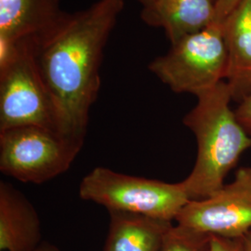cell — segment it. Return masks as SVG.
<instances>
[{
  "label": "cell",
  "mask_w": 251,
  "mask_h": 251,
  "mask_svg": "<svg viewBox=\"0 0 251 251\" xmlns=\"http://www.w3.org/2000/svg\"><path fill=\"white\" fill-rule=\"evenodd\" d=\"M148 69L175 93L198 97L225 81L227 51L223 28L211 24L171 44Z\"/></svg>",
  "instance_id": "cell-4"
},
{
  "label": "cell",
  "mask_w": 251,
  "mask_h": 251,
  "mask_svg": "<svg viewBox=\"0 0 251 251\" xmlns=\"http://www.w3.org/2000/svg\"><path fill=\"white\" fill-rule=\"evenodd\" d=\"M211 235L173 225L159 251H209Z\"/></svg>",
  "instance_id": "cell-13"
},
{
  "label": "cell",
  "mask_w": 251,
  "mask_h": 251,
  "mask_svg": "<svg viewBox=\"0 0 251 251\" xmlns=\"http://www.w3.org/2000/svg\"><path fill=\"white\" fill-rule=\"evenodd\" d=\"M83 143L36 126L0 132V171L22 182L40 184L69 170Z\"/></svg>",
  "instance_id": "cell-5"
},
{
  "label": "cell",
  "mask_w": 251,
  "mask_h": 251,
  "mask_svg": "<svg viewBox=\"0 0 251 251\" xmlns=\"http://www.w3.org/2000/svg\"><path fill=\"white\" fill-rule=\"evenodd\" d=\"M209 251H243L241 238L231 239L211 235Z\"/></svg>",
  "instance_id": "cell-15"
},
{
  "label": "cell",
  "mask_w": 251,
  "mask_h": 251,
  "mask_svg": "<svg viewBox=\"0 0 251 251\" xmlns=\"http://www.w3.org/2000/svg\"><path fill=\"white\" fill-rule=\"evenodd\" d=\"M240 2L241 0H216L215 18L212 24L222 26L225 20Z\"/></svg>",
  "instance_id": "cell-14"
},
{
  "label": "cell",
  "mask_w": 251,
  "mask_h": 251,
  "mask_svg": "<svg viewBox=\"0 0 251 251\" xmlns=\"http://www.w3.org/2000/svg\"><path fill=\"white\" fill-rule=\"evenodd\" d=\"M124 7V0H98L68 13L36 47V63L53 101L58 131L83 144L90 108L100 89L104 48Z\"/></svg>",
  "instance_id": "cell-1"
},
{
  "label": "cell",
  "mask_w": 251,
  "mask_h": 251,
  "mask_svg": "<svg viewBox=\"0 0 251 251\" xmlns=\"http://www.w3.org/2000/svg\"><path fill=\"white\" fill-rule=\"evenodd\" d=\"M67 15L60 0H0V38L13 43L33 41L37 45Z\"/></svg>",
  "instance_id": "cell-8"
},
{
  "label": "cell",
  "mask_w": 251,
  "mask_h": 251,
  "mask_svg": "<svg viewBox=\"0 0 251 251\" xmlns=\"http://www.w3.org/2000/svg\"><path fill=\"white\" fill-rule=\"evenodd\" d=\"M243 251H251V234L249 233L241 238Z\"/></svg>",
  "instance_id": "cell-18"
},
{
  "label": "cell",
  "mask_w": 251,
  "mask_h": 251,
  "mask_svg": "<svg viewBox=\"0 0 251 251\" xmlns=\"http://www.w3.org/2000/svg\"><path fill=\"white\" fill-rule=\"evenodd\" d=\"M197 98L196 106L182 120L198 144L195 166L181 180L190 200L208 198L222 188L229 172L251 147V136L230 106L233 98L225 81Z\"/></svg>",
  "instance_id": "cell-2"
},
{
  "label": "cell",
  "mask_w": 251,
  "mask_h": 251,
  "mask_svg": "<svg viewBox=\"0 0 251 251\" xmlns=\"http://www.w3.org/2000/svg\"><path fill=\"white\" fill-rule=\"evenodd\" d=\"M16 44L14 59L0 68V132L26 126L59 132L53 101L36 63V43Z\"/></svg>",
  "instance_id": "cell-6"
},
{
  "label": "cell",
  "mask_w": 251,
  "mask_h": 251,
  "mask_svg": "<svg viewBox=\"0 0 251 251\" xmlns=\"http://www.w3.org/2000/svg\"><path fill=\"white\" fill-rule=\"evenodd\" d=\"M81 199L122 211L175 222L190 200L181 181L169 183L96 167L79 184Z\"/></svg>",
  "instance_id": "cell-3"
},
{
  "label": "cell",
  "mask_w": 251,
  "mask_h": 251,
  "mask_svg": "<svg viewBox=\"0 0 251 251\" xmlns=\"http://www.w3.org/2000/svg\"><path fill=\"white\" fill-rule=\"evenodd\" d=\"M227 51V83L238 103L251 95V0H241L222 25Z\"/></svg>",
  "instance_id": "cell-10"
},
{
  "label": "cell",
  "mask_w": 251,
  "mask_h": 251,
  "mask_svg": "<svg viewBox=\"0 0 251 251\" xmlns=\"http://www.w3.org/2000/svg\"><path fill=\"white\" fill-rule=\"evenodd\" d=\"M42 241L39 216L12 184L0 181V251H34Z\"/></svg>",
  "instance_id": "cell-9"
},
{
  "label": "cell",
  "mask_w": 251,
  "mask_h": 251,
  "mask_svg": "<svg viewBox=\"0 0 251 251\" xmlns=\"http://www.w3.org/2000/svg\"><path fill=\"white\" fill-rule=\"evenodd\" d=\"M234 113L243 128L251 137V95L239 102Z\"/></svg>",
  "instance_id": "cell-16"
},
{
  "label": "cell",
  "mask_w": 251,
  "mask_h": 251,
  "mask_svg": "<svg viewBox=\"0 0 251 251\" xmlns=\"http://www.w3.org/2000/svg\"><path fill=\"white\" fill-rule=\"evenodd\" d=\"M137 1L143 6V8H146L150 5H152L155 0H137Z\"/></svg>",
  "instance_id": "cell-19"
},
{
  "label": "cell",
  "mask_w": 251,
  "mask_h": 251,
  "mask_svg": "<svg viewBox=\"0 0 251 251\" xmlns=\"http://www.w3.org/2000/svg\"><path fill=\"white\" fill-rule=\"evenodd\" d=\"M176 225L209 235L240 239L251 232V167L236 171L233 181L212 196L191 200Z\"/></svg>",
  "instance_id": "cell-7"
},
{
  "label": "cell",
  "mask_w": 251,
  "mask_h": 251,
  "mask_svg": "<svg viewBox=\"0 0 251 251\" xmlns=\"http://www.w3.org/2000/svg\"><path fill=\"white\" fill-rule=\"evenodd\" d=\"M103 251H159L172 222L122 211H108Z\"/></svg>",
  "instance_id": "cell-12"
},
{
  "label": "cell",
  "mask_w": 251,
  "mask_h": 251,
  "mask_svg": "<svg viewBox=\"0 0 251 251\" xmlns=\"http://www.w3.org/2000/svg\"><path fill=\"white\" fill-rule=\"evenodd\" d=\"M34 251H61L57 246H55L51 243L43 241L39 245V247Z\"/></svg>",
  "instance_id": "cell-17"
},
{
  "label": "cell",
  "mask_w": 251,
  "mask_h": 251,
  "mask_svg": "<svg viewBox=\"0 0 251 251\" xmlns=\"http://www.w3.org/2000/svg\"><path fill=\"white\" fill-rule=\"evenodd\" d=\"M216 0H155L143 8L144 24L161 27L171 44L209 26L215 18Z\"/></svg>",
  "instance_id": "cell-11"
},
{
  "label": "cell",
  "mask_w": 251,
  "mask_h": 251,
  "mask_svg": "<svg viewBox=\"0 0 251 251\" xmlns=\"http://www.w3.org/2000/svg\"></svg>",
  "instance_id": "cell-20"
}]
</instances>
